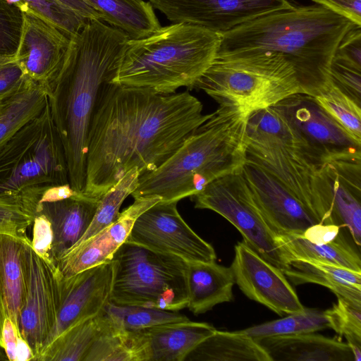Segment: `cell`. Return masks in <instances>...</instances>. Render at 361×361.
Returning a JSON list of instances; mask_svg holds the SVG:
<instances>
[{
	"label": "cell",
	"instance_id": "cell-1",
	"mask_svg": "<svg viewBox=\"0 0 361 361\" xmlns=\"http://www.w3.org/2000/svg\"><path fill=\"white\" fill-rule=\"evenodd\" d=\"M211 115L188 92L164 94L106 82L90 123L83 193L99 200L131 169L155 170Z\"/></svg>",
	"mask_w": 361,
	"mask_h": 361
},
{
	"label": "cell",
	"instance_id": "cell-2",
	"mask_svg": "<svg viewBox=\"0 0 361 361\" xmlns=\"http://www.w3.org/2000/svg\"><path fill=\"white\" fill-rule=\"evenodd\" d=\"M354 25L317 4L295 6L221 34L214 59L248 63L297 79L304 93L315 97L331 86L336 49Z\"/></svg>",
	"mask_w": 361,
	"mask_h": 361
},
{
	"label": "cell",
	"instance_id": "cell-3",
	"mask_svg": "<svg viewBox=\"0 0 361 361\" xmlns=\"http://www.w3.org/2000/svg\"><path fill=\"white\" fill-rule=\"evenodd\" d=\"M128 39L102 20H89L71 37L62 64L45 88L69 183L76 191L83 192L85 187L87 135L99 91L114 78Z\"/></svg>",
	"mask_w": 361,
	"mask_h": 361
},
{
	"label": "cell",
	"instance_id": "cell-4",
	"mask_svg": "<svg viewBox=\"0 0 361 361\" xmlns=\"http://www.w3.org/2000/svg\"><path fill=\"white\" fill-rule=\"evenodd\" d=\"M248 114L238 107L219 105L164 164L140 176L131 195L134 199L157 196L161 202H178L240 170L246 159Z\"/></svg>",
	"mask_w": 361,
	"mask_h": 361
},
{
	"label": "cell",
	"instance_id": "cell-5",
	"mask_svg": "<svg viewBox=\"0 0 361 361\" xmlns=\"http://www.w3.org/2000/svg\"><path fill=\"white\" fill-rule=\"evenodd\" d=\"M221 34L184 23L128 39L111 82L159 94L192 89L213 63Z\"/></svg>",
	"mask_w": 361,
	"mask_h": 361
},
{
	"label": "cell",
	"instance_id": "cell-6",
	"mask_svg": "<svg viewBox=\"0 0 361 361\" xmlns=\"http://www.w3.org/2000/svg\"><path fill=\"white\" fill-rule=\"evenodd\" d=\"M111 302L178 311L187 307V261L126 241L115 252Z\"/></svg>",
	"mask_w": 361,
	"mask_h": 361
},
{
	"label": "cell",
	"instance_id": "cell-7",
	"mask_svg": "<svg viewBox=\"0 0 361 361\" xmlns=\"http://www.w3.org/2000/svg\"><path fill=\"white\" fill-rule=\"evenodd\" d=\"M240 169L213 180L193 196L195 207L222 216L238 229L245 243L283 271L294 258L267 222Z\"/></svg>",
	"mask_w": 361,
	"mask_h": 361
},
{
	"label": "cell",
	"instance_id": "cell-8",
	"mask_svg": "<svg viewBox=\"0 0 361 361\" xmlns=\"http://www.w3.org/2000/svg\"><path fill=\"white\" fill-rule=\"evenodd\" d=\"M203 90L219 105L247 112L272 106L295 93L300 83L248 63L214 59L192 89Z\"/></svg>",
	"mask_w": 361,
	"mask_h": 361
},
{
	"label": "cell",
	"instance_id": "cell-9",
	"mask_svg": "<svg viewBox=\"0 0 361 361\" xmlns=\"http://www.w3.org/2000/svg\"><path fill=\"white\" fill-rule=\"evenodd\" d=\"M272 106L295 128L305 144L304 157L315 166L337 159L361 157V143L314 97L298 92Z\"/></svg>",
	"mask_w": 361,
	"mask_h": 361
},
{
	"label": "cell",
	"instance_id": "cell-10",
	"mask_svg": "<svg viewBox=\"0 0 361 361\" xmlns=\"http://www.w3.org/2000/svg\"><path fill=\"white\" fill-rule=\"evenodd\" d=\"M177 203L160 201L148 208L135 220L126 241L185 261H216L214 247L186 224Z\"/></svg>",
	"mask_w": 361,
	"mask_h": 361
},
{
	"label": "cell",
	"instance_id": "cell-11",
	"mask_svg": "<svg viewBox=\"0 0 361 361\" xmlns=\"http://www.w3.org/2000/svg\"><path fill=\"white\" fill-rule=\"evenodd\" d=\"M25 250L27 286L18 329L31 347L35 360L56 321L60 273L54 263L34 251L28 237L25 239Z\"/></svg>",
	"mask_w": 361,
	"mask_h": 361
},
{
	"label": "cell",
	"instance_id": "cell-12",
	"mask_svg": "<svg viewBox=\"0 0 361 361\" xmlns=\"http://www.w3.org/2000/svg\"><path fill=\"white\" fill-rule=\"evenodd\" d=\"M172 23L224 34L259 17L295 6L288 0H149Z\"/></svg>",
	"mask_w": 361,
	"mask_h": 361
},
{
	"label": "cell",
	"instance_id": "cell-13",
	"mask_svg": "<svg viewBox=\"0 0 361 361\" xmlns=\"http://www.w3.org/2000/svg\"><path fill=\"white\" fill-rule=\"evenodd\" d=\"M231 265L235 283L250 300L282 316L305 310L283 272L271 264L243 240L234 247Z\"/></svg>",
	"mask_w": 361,
	"mask_h": 361
},
{
	"label": "cell",
	"instance_id": "cell-14",
	"mask_svg": "<svg viewBox=\"0 0 361 361\" xmlns=\"http://www.w3.org/2000/svg\"><path fill=\"white\" fill-rule=\"evenodd\" d=\"M114 276L112 260L70 277L60 274L56 321L43 348L67 328L102 312L111 302Z\"/></svg>",
	"mask_w": 361,
	"mask_h": 361
},
{
	"label": "cell",
	"instance_id": "cell-15",
	"mask_svg": "<svg viewBox=\"0 0 361 361\" xmlns=\"http://www.w3.org/2000/svg\"><path fill=\"white\" fill-rule=\"evenodd\" d=\"M317 186L329 224L346 227L361 245V157L337 159L317 170Z\"/></svg>",
	"mask_w": 361,
	"mask_h": 361
},
{
	"label": "cell",
	"instance_id": "cell-16",
	"mask_svg": "<svg viewBox=\"0 0 361 361\" xmlns=\"http://www.w3.org/2000/svg\"><path fill=\"white\" fill-rule=\"evenodd\" d=\"M246 159L266 169L308 209L319 224H329L318 186V166L296 149L247 142Z\"/></svg>",
	"mask_w": 361,
	"mask_h": 361
},
{
	"label": "cell",
	"instance_id": "cell-17",
	"mask_svg": "<svg viewBox=\"0 0 361 361\" xmlns=\"http://www.w3.org/2000/svg\"><path fill=\"white\" fill-rule=\"evenodd\" d=\"M240 171L267 222L278 235L302 234L319 223L298 197L264 168L245 159Z\"/></svg>",
	"mask_w": 361,
	"mask_h": 361
},
{
	"label": "cell",
	"instance_id": "cell-18",
	"mask_svg": "<svg viewBox=\"0 0 361 361\" xmlns=\"http://www.w3.org/2000/svg\"><path fill=\"white\" fill-rule=\"evenodd\" d=\"M66 183L69 179L64 149L49 109L37 141L0 181V197L18 196L31 186Z\"/></svg>",
	"mask_w": 361,
	"mask_h": 361
},
{
	"label": "cell",
	"instance_id": "cell-19",
	"mask_svg": "<svg viewBox=\"0 0 361 361\" xmlns=\"http://www.w3.org/2000/svg\"><path fill=\"white\" fill-rule=\"evenodd\" d=\"M70 42L71 37L52 24L23 13L16 59L30 80L46 88L59 70Z\"/></svg>",
	"mask_w": 361,
	"mask_h": 361
},
{
	"label": "cell",
	"instance_id": "cell-20",
	"mask_svg": "<svg viewBox=\"0 0 361 361\" xmlns=\"http://www.w3.org/2000/svg\"><path fill=\"white\" fill-rule=\"evenodd\" d=\"M161 201L157 196L139 197L119 214L110 225L73 247L55 262L63 277L112 260L115 252L127 240L137 218Z\"/></svg>",
	"mask_w": 361,
	"mask_h": 361
},
{
	"label": "cell",
	"instance_id": "cell-21",
	"mask_svg": "<svg viewBox=\"0 0 361 361\" xmlns=\"http://www.w3.org/2000/svg\"><path fill=\"white\" fill-rule=\"evenodd\" d=\"M98 200L82 193L61 201L44 202L36 207L33 218L42 214L51 224L54 264L85 234L94 217Z\"/></svg>",
	"mask_w": 361,
	"mask_h": 361
},
{
	"label": "cell",
	"instance_id": "cell-22",
	"mask_svg": "<svg viewBox=\"0 0 361 361\" xmlns=\"http://www.w3.org/2000/svg\"><path fill=\"white\" fill-rule=\"evenodd\" d=\"M271 361H355L348 343L313 333L255 340Z\"/></svg>",
	"mask_w": 361,
	"mask_h": 361
},
{
	"label": "cell",
	"instance_id": "cell-23",
	"mask_svg": "<svg viewBox=\"0 0 361 361\" xmlns=\"http://www.w3.org/2000/svg\"><path fill=\"white\" fill-rule=\"evenodd\" d=\"M187 307L195 314L233 300L235 279L231 267L211 262L187 261Z\"/></svg>",
	"mask_w": 361,
	"mask_h": 361
},
{
	"label": "cell",
	"instance_id": "cell-24",
	"mask_svg": "<svg viewBox=\"0 0 361 361\" xmlns=\"http://www.w3.org/2000/svg\"><path fill=\"white\" fill-rule=\"evenodd\" d=\"M215 331L208 323L190 320L142 329L148 343L149 361H184L191 350Z\"/></svg>",
	"mask_w": 361,
	"mask_h": 361
},
{
	"label": "cell",
	"instance_id": "cell-25",
	"mask_svg": "<svg viewBox=\"0 0 361 361\" xmlns=\"http://www.w3.org/2000/svg\"><path fill=\"white\" fill-rule=\"evenodd\" d=\"M283 272L295 286L319 284L361 307V272L312 259H295Z\"/></svg>",
	"mask_w": 361,
	"mask_h": 361
},
{
	"label": "cell",
	"instance_id": "cell-26",
	"mask_svg": "<svg viewBox=\"0 0 361 361\" xmlns=\"http://www.w3.org/2000/svg\"><path fill=\"white\" fill-rule=\"evenodd\" d=\"M27 238L0 233V283L7 316L18 329L27 286Z\"/></svg>",
	"mask_w": 361,
	"mask_h": 361
},
{
	"label": "cell",
	"instance_id": "cell-27",
	"mask_svg": "<svg viewBox=\"0 0 361 361\" xmlns=\"http://www.w3.org/2000/svg\"><path fill=\"white\" fill-rule=\"evenodd\" d=\"M102 21L124 32L129 39L146 37L161 28L154 8L144 0H85Z\"/></svg>",
	"mask_w": 361,
	"mask_h": 361
},
{
	"label": "cell",
	"instance_id": "cell-28",
	"mask_svg": "<svg viewBox=\"0 0 361 361\" xmlns=\"http://www.w3.org/2000/svg\"><path fill=\"white\" fill-rule=\"evenodd\" d=\"M184 361H271L262 346L239 331H216L198 343Z\"/></svg>",
	"mask_w": 361,
	"mask_h": 361
},
{
	"label": "cell",
	"instance_id": "cell-29",
	"mask_svg": "<svg viewBox=\"0 0 361 361\" xmlns=\"http://www.w3.org/2000/svg\"><path fill=\"white\" fill-rule=\"evenodd\" d=\"M104 316L106 325L92 344L84 361H149L148 343L142 330L119 328Z\"/></svg>",
	"mask_w": 361,
	"mask_h": 361
},
{
	"label": "cell",
	"instance_id": "cell-30",
	"mask_svg": "<svg viewBox=\"0 0 361 361\" xmlns=\"http://www.w3.org/2000/svg\"><path fill=\"white\" fill-rule=\"evenodd\" d=\"M106 322V317L102 312L71 326L46 345L35 360L84 361Z\"/></svg>",
	"mask_w": 361,
	"mask_h": 361
},
{
	"label": "cell",
	"instance_id": "cell-31",
	"mask_svg": "<svg viewBox=\"0 0 361 361\" xmlns=\"http://www.w3.org/2000/svg\"><path fill=\"white\" fill-rule=\"evenodd\" d=\"M280 238L294 260H317L361 272L360 253L341 231L334 240L325 243H312L301 234L281 235Z\"/></svg>",
	"mask_w": 361,
	"mask_h": 361
},
{
	"label": "cell",
	"instance_id": "cell-32",
	"mask_svg": "<svg viewBox=\"0 0 361 361\" xmlns=\"http://www.w3.org/2000/svg\"><path fill=\"white\" fill-rule=\"evenodd\" d=\"M245 133L247 142L287 147L298 149L303 155L302 140L286 117L273 106L250 112Z\"/></svg>",
	"mask_w": 361,
	"mask_h": 361
},
{
	"label": "cell",
	"instance_id": "cell-33",
	"mask_svg": "<svg viewBox=\"0 0 361 361\" xmlns=\"http://www.w3.org/2000/svg\"><path fill=\"white\" fill-rule=\"evenodd\" d=\"M47 100L45 87L30 80L21 91L0 103V148L42 111Z\"/></svg>",
	"mask_w": 361,
	"mask_h": 361
},
{
	"label": "cell",
	"instance_id": "cell-34",
	"mask_svg": "<svg viewBox=\"0 0 361 361\" xmlns=\"http://www.w3.org/2000/svg\"><path fill=\"white\" fill-rule=\"evenodd\" d=\"M328 328H330V322L325 311L305 307L302 312L239 331L256 340L274 336L314 333Z\"/></svg>",
	"mask_w": 361,
	"mask_h": 361
},
{
	"label": "cell",
	"instance_id": "cell-35",
	"mask_svg": "<svg viewBox=\"0 0 361 361\" xmlns=\"http://www.w3.org/2000/svg\"><path fill=\"white\" fill-rule=\"evenodd\" d=\"M103 313L116 326L129 331H139L152 326L190 320L178 311L139 305H122L109 302Z\"/></svg>",
	"mask_w": 361,
	"mask_h": 361
},
{
	"label": "cell",
	"instance_id": "cell-36",
	"mask_svg": "<svg viewBox=\"0 0 361 361\" xmlns=\"http://www.w3.org/2000/svg\"><path fill=\"white\" fill-rule=\"evenodd\" d=\"M140 176L137 168L131 169L99 199L90 225L74 246L93 236L118 218L121 204L136 189Z\"/></svg>",
	"mask_w": 361,
	"mask_h": 361
},
{
	"label": "cell",
	"instance_id": "cell-37",
	"mask_svg": "<svg viewBox=\"0 0 361 361\" xmlns=\"http://www.w3.org/2000/svg\"><path fill=\"white\" fill-rule=\"evenodd\" d=\"M49 114L47 100L42 111L23 126L0 148V181L16 167L37 141Z\"/></svg>",
	"mask_w": 361,
	"mask_h": 361
},
{
	"label": "cell",
	"instance_id": "cell-38",
	"mask_svg": "<svg viewBox=\"0 0 361 361\" xmlns=\"http://www.w3.org/2000/svg\"><path fill=\"white\" fill-rule=\"evenodd\" d=\"M23 13L37 16L69 37L79 32L89 21L56 0H6Z\"/></svg>",
	"mask_w": 361,
	"mask_h": 361
},
{
	"label": "cell",
	"instance_id": "cell-39",
	"mask_svg": "<svg viewBox=\"0 0 361 361\" xmlns=\"http://www.w3.org/2000/svg\"><path fill=\"white\" fill-rule=\"evenodd\" d=\"M314 98L355 140L361 143L360 105L331 85Z\"/></svg>",
	"mask_w": 361,
	"mask_h": 361
},
{
	"label": "cell",
	"instance_id": "cell-40",
	"mask_svg": "<svg viewBox=\"0 0 361 361\" xmlns=\"http://www.w3.org/2000/svg\"><path fill=\"white\" fill-rule=\"evenodd\" d=\"M23 25V11L6 0H0V57H16Z\"/></svg>",
	"mask_w": 361,
	"mask_h": 361
},
{
	"label": "cell",
	"instance_id": "cell-41",
	"mask_svg": "<svg viewBox=\"0 0 361 361\" xmlns=\"http://www.w3.org/2000/svg\"><path fill=\"white\" fill-rule=\"evenodd\" d=\"M337 302L325 310L330 328L338 335L344 336L347 342L361 343V307H356L337 296Z\"/></svg>",
	"mask_w": 361,
	"mask_h": 361
},
{
	"label": "cell",
	"instance_id": "cell-42",
	"mask_svg": "<svg viewBox=\"0 0 361 361\" xmlns=\"http://www.w3.org/2000/svg\"><path fill=\"white\" fill-rule=\"evenodd\" d=\"M330 84L361 106V67L334 56L330 71Z\"/></svg>",
	"mask_w": 361,
	"mask_h": 361
},
{
	"label": "cell",
	"instance_id": "cell-43",
	"mask_svg": "<svg viewBox=\"0 0 361 361\" xmlns=\"http://www.w3.org/2000/svg\"><path fill=\"white\" fill-rule=\"evenodd\" d=\"M32 222L33 218L24 210L19 195L0 197V233L25 238Z\"/></svg>",
	"mask_w": 361,
	"mask_h": 361
},
{
	"label": "cell",
	"instance_id": "cell-44",
	"mask_svg": "<svg viewBox=\"0 0 361 361\" xmlns=\"http://www.w3.org/2000/svg\"><path fill=\"white\" fill-rule=\"evenodd\" d=\"M32 225V249L42 258L54 263L51 253L54 234L51 222L44 214H38L34 216Z\"/></svg>",
	"mask_w": 361,
	"mask_h": 361
},
{
	"label": "cell",
	"instance_id": "cell-45",
	"mask_svg": "<svg viewBox=\"0 0 361 361\" xmlns=\"http://www.w3.org/2000/svg\"><path fill=\"white\" fill-rule=\"evenodd\" d=\"M30 79L16 59L0 65V103L21 91Z\"/></svg>",
	"mask_w": 361,
	"mask_h": 361
},
{
	"label": "cell",
	"instance_id": "cell-46",
	"mask_svg": "<svg viewBox=\"0 0 361 361\" xmlns=\"http://www.w3.org/2000/svg\"><path fill=\"white\" fill-rule=\"evenodd\" d=\"M334 56L361 67V26L354 25L340 42Z\"/></svg>",
	"mask_w": 361,
	"mask_h": 361
},
{
	"label": "cell",
	"instance_id": "cell-47",
	"mask_svg": "<svg viewBox=\"0 0 361 361\" xmlns=\"http://www.w3.org/2000/svg\"><path fill=\"white\" fill-rule=\"evenodd\" d=\"M331 11L361 26V0H312Z\"/></svg>",
	"mask_w": 361,
	"mask_h": 361
},
{
	"label": "cell",
	"instance_id": "cell-48",
	"mask_svg": "<svg viewBox=\"0 0 361 361\" xmlns=\"http://www.w3.org/2000/svg\"><path fill=\"white\" fill-rule=\"evenodd\" d=\"M341 233V227L334 224H316L302 234L305 238L314 243H325L334 240Z\"/></svg>",
	"mask_w": 361,
	"mask_h": 361
},
{
	"label": "cell",
	"instance_id": "cell-49",
	"mask_svg": "<svg viewBox=\"0 0 361 361\" xmlns=\"http://www.w3.org/2000/svg\"><path fill=\"white\" fill-rule=\"evenodd\" d=\"M19 333L11 319L7 317L2 329V343L6 358L10 361H15L17 337Z\"/></svg>",
	"mask_w": 361,
	"mask_h": 361
},
{
	"label": "cell",
	"instance_id": "cell-50",
	"mask_svg": "<svg viewBox=\"0 0 361 361\" xmlns=\"http://www.w3.org/2000/svg\"><path fill=\"white\" fill-rule=\"evenodd\" d=\"M88 20H102V16L85 0H56Z\"/></svg>",
	"mask_w": 361,
	"mask_h": 361
},
{
	"label": "cell",
	"instance_id": "cell-51",
	"mask_svg": "<svg viewBox=\"0 0 361 361\" xmlns=\"http://www.w3.org/2000/svg\"><path fill=\"white\" fill-rule=\"evenodd\" d=\"M34 354L27 341L19 333L17 337L15 361L33 360Z\"/></svg>",
	"mask_w": 361,
	"mask_h": 361
},
{
	"label": "cell",
	"instance_id": "cell-52",
	"mask_svg": "<svg viewBox=\"0 0 361 361\" xmlns=\"http://www.w3.org/2000/svg\"><path fill=\"white\" fill-rule=\"evenodd\" d=\"M7 317V311L4 297V293L1 288V285L0 283V348L2 349V329L4 322Z\"/></svg>",
	"mask_w": 361,
	"mask_h": 361
},
{
	"label": "cell",
	"instance_id": "cell-53",
	"mask_svg": "<svg viewBox=\"0 0 361 361\" xmlns=\"http://www.w3.org/2000/svg\"><path fill=\"white\" fill-rule=\"evenodd\" d=\"M16 60V57H0V65Z\"/></svg>",
	"mask_w": 361,
	"mask_h": 361
}]
</instances>
